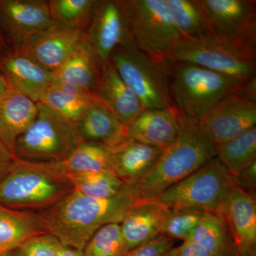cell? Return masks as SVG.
Masks as SVG:
<instances>
[{
	"label": "cell",
	"instance_id": "obj_8",
	"mask_svg": "<svg viewBox=\"0 0 256 256\" xmlns=\"http://www.w3.org/2000/svg\"><path fill=\"white\" fill-rule=\"evenodd\" d=\"M234 186L233 176L216 156L154 200L169 208L188 207L223 212L224 204Z\"/></svg>",
	"mask_w": 256,
	"mask_h": 256
},
{
	"label": "cell",
	"instance_id": "obj_38",
	"mask_svg": "<svg viewBox=\"0 0 256 256\" xmlns=\"http://www.w3.org/2000/svg\"><path fill=\"white\" fill-rule=\"evenodd\" d=\"M178 256H212L200 246L190 240H184L178 247Z\"/></svg>",
	"mask_w": 256,
	"mask_h": 256
},
{
	"label": "cell",
	"instance_id": "obj_33",
	"mask_svg": "<svg viewBox=\"0 0 256 256\" xmlns=\"http://www.w3.org/2000/svg\"><path fill=\"white\" fill-rule=\"evenodd\" d=\"M206 212L188 207L170 208L161 228V235L172 240H188Z\"/></svg>",
	"mask_w": 256,
	"mask_h": 256
},
{
	"label": "cell",
	"instance_id": "obj_1",
	"mask_svg": "<svg viewBox=\"0 0 256 256\" xmlns=\"http://www.w3.org/2000/svg\"><path fill=\"white\" fill-rule=\"evenodd\" d=\"M137 183L126 184L114 196L92 198L74 191L46 210L37 212L47 234L64 245L84 250L98 229L120 224L141 201Z\"/></svg>",
	"mask_w": 256,
	"mask_h": 256
},
{
	"label": "cell",
	"instance_id": "obj_9",
	"mask_svg": "<svg viewBox=\"0 0 256 256\" xmlns=\"http://www.w3.org/2000/svg\"><path fill=\"white\" fill-rule=\"evenodd\" d=\"M208 34L217 41L256 56V2L198 0Z\"/></svg>",
	"mask_w": 256,
	"mask_h": 256
},
{
	"label": "cell",
	"instance_id": "obj_14",
	"mask_svg": "<svg viewBox=\"0 0 256 256\" xmlns=\"http://www.w3.org/2000/svg\"><path fill=\"white\" fill-rule=\"evenodd\" d=\"M84 32L57 25L44 34L12 52L34 60L50 72H55L84 41Z\"/></svg>",
	"mask_w": 256,
	"mask_h": 256
},
{
	"label": "cell",
	"instance_id": "obj_17",
	"mask_svg": "<svg viewBox=\"0 0 256 256\" xmlns=\"http://www.w3.org/2000/svg\"><path fill=\"white\" fill-rule=\"evenodd\" d=\"M94 96L127 128L146 109L132 89L120 76L110 60L101 68Z\"/></svg>",
	"mask_w": 256,
	"mask_h": 256
},
{
	"label": "cell",
	"instance_id": "obj_23",
	"mask_svg": "<svg viewBox=\"0 0 256 256\" xmlns=\"http://www.w3.org/2000/svg\"><path fill=\"white\" fill-rule=\"evenodd\" d=\"M46 233L37 212L0 205V255L16 250L32 237Z\"/></svg>",
	"mask_w": 256,
	"mask_h": 256
},
{
	"label": "cell",
	"instance_id": "obj_42",
	"mask_svg": "<svg viewBox=\"0 0 256 256\" xmlns=\"http://www.w3.org/2000/svg\"><path fill=\"white\" fill-rule=\"evenodd\" d=\"M162 256H178V248L173 247Z\"/></svg>",
	"mask_w": 256,
	"mask_h": 256
},
{
	"label": "cell",
	"instance_id": "obj_25",
	"mask_svg": "<svg viewBox=\"0 0 256 256\" xmlns=\"http://www.w3.org/2000/svg\"><path fill=\"white\" fill-rule=\"evenodd\" d=\"M212 256H239L223 212H206L188 240Z\"/></svg>",
	"mask_w": 256,
	"mask_h": 256
},
{
	"label": "cell",
	"instance_id": "obj_34",
	"mask_svg": "<svg viewBox=\"0 0 256 256\" xmlns=\"http://www.w3.org/2000/svg\"><path fill=\"white\" fill-rule=\"evenodd\" d=\"M60 244L58 238L46 233L28 238L16 250L20 256H54Z\"/></svg>",
	"mask_w": 256,
	"mask_h": 256
},
{
	"label": "cell",
	"instance_id": "obj_22",
	"mask_svg": "<svg viewBox=\"0 0 256 256\" xmlns=\"http://www.w3.org/2000/svg\"><path fill=\"white\" fill-rule=\"evenodd\" d=\"M37 105L13 89L0 102V139L14 154L16 140L34 120Z\"/></svg>",
	"mask_w": 256,
	"mask_h": 256
},
{
	"label": "cell",
	"instance_id": "obj_15",
	"mask_svg": "<svg viewBox=\"0 0 256 256\" xmlns=\"http://www.w3.org/2000/svg\"><path fill=\"white\" fill-rule=\"evenodd\" d=\"M239 256H255L256 202L252 195L234 186L223 208Z\"/></svg>",
	"mask_w": 256,
	"mask_h": 256
},
{
	"label": "cell",
	"instance_id": "obj_21",
	"mask_svg": "<svg viewBox=\"0 0 256 256\" xmlns=\"http://www.w3.org/2000/svg\"><path fill=\"white\" fill-rule=\"evenodd\" d=\"M169 207L156 200H141L120 224L128 250L154 240L161 228Z\"/></svg>",
	"mask_w": 256,
	"mask_h": 256
},
{
	"label": "cell",
	"instance_id": "obj_27",
	"mask_svg": "<svg viewBox=\"0 0 256 256\" xmlns=\"http://www.w3.org/2000/svg\"><path fill=\"white\" fill-rule=\"evenodd\" d=\"M216 158L232 176L256 162V126L217 146Z\"/></svg>",
	"mask_w": 256,
	"mask_h": 256
},
{
	"label": "cell",
	"instance_id": "obj_29",
	"mask_svg": "<svg viewBox=\"0 0 256 256\" xmlns=\"http://www.w3.org/2000/svg\"><path fill=\"white\" fill-rule=\"evenodd\" d=\"M175 26L184 38L208 36V28L198 0H166Z\"/></svg>",
	"mask_w": 256,
	"mask_h": 256
},
{
	"label": "cell",
	"instance_id": "obj_11",
	"mask_svg": "<svg viewBox=\"0 0 256 256\" xmlns=\"http://www.w3.org/2000/svg\"><path fill=\"white\" fill-rule=\"evenodd\" d=\"M84 42L101 68L116 48L132 42L124 0L96 2L92 22L84 32Z\"/></svg>",
	"mask_w": 256,
	"mask_h": 256
},
{
	"label": "cell",
	"instance_id": "obj_32",
	"mask_svg": "<svg viewBox=\"0 0 256 256\" xmlns=\"http://www.w3.org/2000/svg\"><path fill=\"white\" fill-rule=\"evenodd\" d=\"M129 252L120 224L101 227L87 242L84 256H126Z\"/></svg>",
	"mask_w": 256,
	"mask_h": 256
},
{
	"label": "cell",
	"instance_id": "obj_19",
	"mask_svg": "<svg viewBox=\"0 0 256 256\" xmlns=\"http://www.w3.org/2000/svg\"><path fill=\"white\" fill-rule=\"evenodd\" d=\"M110 150L111 170L128 184L142 180L156 166L164 152L130 137Z\"/></svg>",
	"mask_w": 256,
	"mask_h": 256
},
{
	"label": "cell",
	"instance_id": "obj_5",
	"mask_svg": "<svg viewBox=\"0 0 256 256\" xmlns=\"http://www.w3.org/2000/svg\"><path fill=\"white\" fill-rule=\"evenodd\" d=\"M110 60L144 108L174 106L170 90L171 62L153 60L133 42L116 48Z\"/></svg>",
	"mask_w": 256,
	"mask_h": 256
},
{
	"label": "cell",
	"instance_id": "obj_26",
	"mask_svg": "<svg viewBox=\"0 0 256 256\" xmlns=\"http://www.w3.org/2000/svg\"><path fill=\"white\" fill-rule=\"evenodd\" d=\"M97 100L92 92L66 84L54 82L42 102L76 124Z\"/></svg>",
	"mask_w": 256,
	"mask_h": 256
},
{
	"label": "cell",
	"instance_id": "obj_10",
	"mask_svg": "<svg viewBox=\"0 0 256 256\" xmlns=\"http://www.w3.org/2000/svg\"><path fill=\"white\" fill-rule=\"evenodd\" d=\"M170 62L194 64L246 82L256 77V56L248 54L208 36L182 38Z\"/></svg>",
	"mask_w": 256,
	"mask_h": 256
},
{
	"label": "cell",
	"instance_id": "obj_31",
	"mask_svg": "<svg viewBox=\"0 0 256 256\" xmlns=\"http://www.w3.org/2000/svg\"><path fill=\"white\" fill-rule=\"evenodd\" d=\"M74 191L84 196L107 198L117 195L124 183L111 170L80 174H68Z\"/></svg>",
	"mask_w": 256,
	"mask_h": 256
},
{
	"label": "cell",
	"instance_id": "obj_6",
	"mask_svg": "<svg viewBox=\"0 0 256 256\" xmlns=\"http://www.w3.org/2000/svg\"><path fill=\"white\" fill-rule=\"evenodd\" d=\"M36 105L34 120L15 143V156L28 161H64L79 143L75 124L44 102Z\"/></svg>",
	"mask_w": 256,
	"mask_h": 256
},
{
	"label": "cell",
	"instance_id": "obj_2",
	"mask_svg": "<svg viewBox=\"0 0 256 256\" xmlns=\"http://www.w3.org/2000/svg\"><path fill=\"white\" fill-rule=\"evenodd\" d=\"M74 190L62 162L28 161L16 158L0 182V205L40 210L53 206Z\"/></svg>",
	"mask_w": 256,
	"mask_h": 256
},
{
	"label": "cell",
	"instance_id": "obj_43",
	"mask_svg": "<svg viewBox=\"0 0 256 256\" xmlns=\"http://www.w3.org/2000/svg\"><path fill=\"white\" fill-rule=\"evenodd\" d=\"M0 256H18V250H12V252H5L4 254H2Z\"/></svg>",
	"mask_w": 256,
	"mask_h": 256
},
{
	"label": "cell",
	"instance_id": "obj_24",
	"mask_svg": "<svg viewBox=\"0 0 256 256\" xmlns=\"http://www.w3.org/2000/svg\"><path fill=\"white\" fill-rule=\"evenodd\" d=\"M101 68L94 54L84 41L63 65L54 72V82L72 86L94 94Z\"/></svg>",
	"mask_w": 256,
	"mask_h": 256
},
{
	"label": "cell",
	"instance_id": "obj_18",
	"mask_svg": "<svg viewBox=\"0 0 256 256\" xmlns=\"http://www.w3.org/2000/svg\"><path fill=\"white\" fill-rule=\"evenodd\" d=\"M0 70L6 76L13 89L36 104L42 102L54 80V72L14 52L0 60Z\"/></svg>",
	"mask_w": 256,
	"mask_h": 256
},
{
	"label": "cell",
	"instance_id": "obj_35",
	"mask_svg": "<svg viewBox=\"0 0 256 256\" xmlns=\"http://www.w3.org/2000/svg\"><path fill=\"white\" fill-rule=\"evenodd\" d=\"M174 240L160 235L150 242L131 249L126 256H162L174 247Z\"/></svg>",
	"mask_w": 256,
	"mask_h": 256
},
{
	"label": "cell",
	"instance_id": "obj_3",
	"mask_svg": "<svg viewBox=\"0 0 256 256\" xmlns=\"http://www.w3.org/2000/svg\"><path fill=\"white\" fill-rule=\"evenodd\" d=\"M217 156V146L202 133L198 120L180 112L178 138L151 171L137 183L141 200H154Z\"/></svg>",
	"mask_w": 256,
	"mask_h": 256
},
{
	"label": "cell",
	"instance_id": "obj_12",
	"mask_svg": "<svg viewBox=\"0 0 256 256\" xmlns=\"http://www.w3.org/2000/svg\"><path fill=\"white\" fill-rule=\"evenodd\" d=\"M56 26L48 1L0 0V32L12 52Z\"/></svg>",
	"mask_w": 256,
	"mask_h": 256
},
{
	"label": "cell",
	"instance_id": "obj_16",
	"mask_svg": "<svg viewBox=\"0 0 256 256\" xmlns=\"http://www.w3.org/2000/svg\"><path fill=\"white\" fill-rule=\"evenodd\" d=\"M180 112L176 106L165 108L144 109L128 127L130 137L163 150L178 138Z\"/></svg>",
	"mask_w": 256,
	"mask_h": 256
},
{
	"label": "cell",
	"instance_id": "obj_30",
	"mask_svg": "<svg viewBox=\"0 0 256 256\" xmlns=\"http://www.w3.org/2000/svg\"><path fill=\"white\" fill-rule=\"evenodd\" d=\"M96 0H50V16L57 25L86 32L92 22Z\"/></svg>",
	"mask_w": 256,
	"mask_h": 256
},
{
	"label": "cell",
	"instance_id": "obj_39",
	"mask_svg": "<svg viewBox=\"0 0 256 256\" xmlns=\"http://www.w3.org/2000/svg\"><path fill=\"white\" fill-rule=\"evenodd\" d=\"M54 256H84V250L60 244Z\"/></svg>",
	"mask_w": 256,
	"mask_h": 256
},
{
	"label": "cell",
	"instance_id": "obj_41",
	"mask_svg": "<svg viewBox=\"0 0 256 256\" xmlns=\"http://www.w3.org/2000/svg\"><path fill=\"white\" fill-rule=\"evenodd\" d=\"M11 52H12L11 48H10L8 44L5 42L4 37L0 32V60L5 56L9 54Z\"/></svg>",
	"mask_w": 256,
	"mask_h": 256
},
{
	"label": "cell",
	"instance_id": "obj_4",
	"mask_svg": "<svg viewBox=\"0 0 256 256\" xmlns=\"http://www.w3.org/2000/svg\"><path fill=\"white\" fill-rule=\"evenodd\" d=\"M171 66L173 104L184 116L198 121L226 96L238 94L246 82L194 64Z\"/></svg>",
	"mask_w": 256,
	"mask_h": 256
},
{
	"label": "cell",
	"instance_id": "obj_36",
	"mask_svg": "<svg viewBox=\"0 0 256 256\" xmlns=\"http://www.w3.org/2000/svg\"><path fill=\"white\" fill-rule=\"evenodd\" d=\"M234 185L254 196L256 191V162L249 165L237 176H233Z\"/></svg>",
	"mask_w": 256,
	"mask_h": 256
},
{
	"label": "cell",
	"instance_id": "obj_20",
	"mask_svg": "<svg viewBox=\"0 0 256 256\" xmlns=\"http://www.w3.org/2000/svg\"><path fill=\"white\" fill-rule=\"evenodd\" d=\"M79 142H92L112 149L129 138L128 128L97 100L75 124Z\"/></svg>",
	"mask_w": 256,
	"mask_h": 256
},
{
	"label": "cell",
	"instance_id": "obj_7",
	"mask_svg": "<svg viewBox=\"0 0 256 256\" xmlns=\"http://www.w3.org/2000/svg\"><path fill=\"white\" fill-rule=\"evenodd\" d=\"M124 2L133 44L153 60L169 62L183 37L175 26L166 0Z\"/></svg>",
	"mask_w": 256,
	"mask_h": 256
},
{
	"label": "cell",
	"instance_id": "obj_13",
	"mask_svg": "<svg viewBox=\"0 0 256 256\" xmlns=\"http://www.w3.org/2000/svg\"><path fill=\"white\" fill-rule=\"evenodd\" d=\"M202 133L218 146L256 124V102L238 94L226 96L198 121Z\"/></svg>",
	"mask_w": 256,
	"mask_h": 256
},
{
	"label": "cell",
	"instance_id": "obj_37",
	"mask_svg": "<svg viewBox=\"0 0 256 256\" xmlns=\"http://www.w3.org/2000/svg\"><path fill=\"white\" fill-rule=\"evenodd\" d=\"M16 159L14 153L0 139V182L8 174Z\"/></svg>",
	"mask_w": 256,
	"mask_h": 256
},
{
	"label": "cell",
	"instance_id": "obj_28",
	"mask_svg": "<svg viewBox=\"0 0 256 256\" xmlns=\"http://www.w3.org/2000/svg\"><path fill=\"white\" fill-rule=\"evenodd\" d=\"M64 163L70 175L111 170L110 150L101 144L79 142Z\"/></svg>",
	"mask_w": 256,
	"mask_h": 256
},
{
	"label": "cell",
	"instance_id": "obj_40",
	"mask_svg": "<svg viewBox=\"0 0 256 256\" xmlns=\"http://www.w3.org/2000/svg\"><path fill=\"white\" fill-rule=\"evenodd\" d=\"M13 90L10 80L0 70V102Z\"/></svg>",
	"mask_w": 256,
	"mask_h": 256
}]
</instances>
